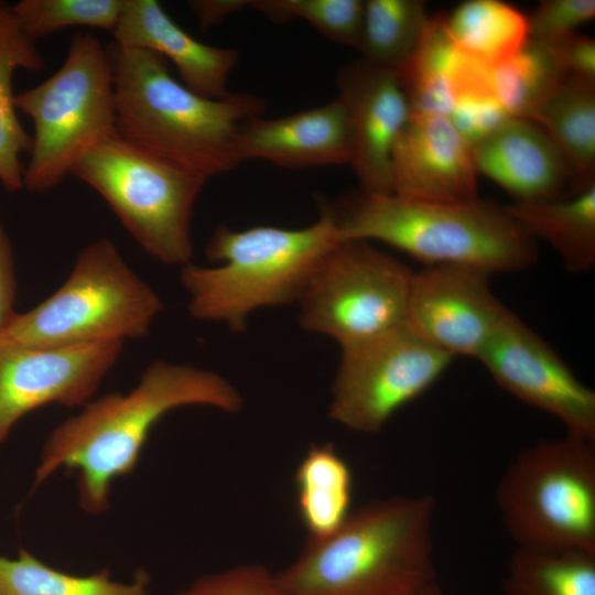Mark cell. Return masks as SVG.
Masks as SVG:
<instances>
[{"mask_svg":"<svg viewBox=\"0 0 595 595\" xmlns=\"http://www.w3.org/2000/svg\"><path fill=\"white\" fill-rule=\"evenodd\" d=\"M186 405L236 413L242 409L244 398L215 371L154 361L131 391L89 401L50 433L34 473V487L61 467L76 469L79 506L90 515L105 512L110 507L111 483L134 469L153 425L167 412Z\"/></svg>","mask_w":595,"mask_h":595,"instance_id":"6da1fadb","label":"cell"},{"mask_svg":"<svg viewBox=\"0 0 595 595\" xmlns=\"http://www.w3.org/2000/svg\"><path fill=\"white\" fill-rule=\"evenodd\" d=\"M477 172L515 197L517 203L548 202L570 193L564 159L537 123L509 118L472 145Z\"/></svg>","mask_w":595,"mask_h":595,"instance_id":"d6986e66","label":"cell"},{"mask_svg":"<svg viewBox=\"0 0 595 595\" xmlns=\"http://www.w3.org/2000/svg\"><path fill=\"white\" fill-rule=\"evenodd\" d=\"M249 3L247 0H193L188 6L197 17L199 26L208 29L228 15L249 7Z\"/></svg>","mask_w":595,"mask_h":595,"instance_id":"8d00e7d4","label":"cell"},{"mask_svg":"<svg viewBox=\"0 0 595 595\" xmlns=\"http://www.w3.org/2000/svg\"><path fill=\"white\" fill-rule=\"evenodd\" d=\"M337 97L345 105L353 131L350 164L359 190L392 194L391 153L410 117L399 71L359 60L340 68Z\"/></svg>","mask_w":595,"mask_h":595,"instance_id":"9a60e30c","label":"cell"},{"mask_svg":"<svg viewBox=\"0 0 595 595\" xmlns=\"http://www.w3.org/2000/svg\"><path fill=\"white\" fill-rule=\"evenodd\" d=\"M338 240L380 241L424 267L456 264L493 273L518 272L537 261L536 239L506 209L479 197L426 202L361 190L320 199Z\"/></svg>","mask_w":595,"mask_h":595,"instance_id":"277c9868","label":"cell"},{"mask_svg":"<svg viewBox=\"0 0 595 595\" xmlns=\"http://www.w3.org/2000/svg\"><path fill=\"white\" fill-rule=\"evenodd\" d=\"M108 51L119 136L205 178L241 162L239 129L262 113V98L248 93L206 98L177 82L167 61L151 51L115 43Z\"/></svg>","mask_w":595,"mask_h":595,"instance_id":"7a4b0ae2","label":"cell"},{"mask_svg":"<svg viewBox=\"0 0 595 595\" xmlns=\"http://www.w3.org/2000/svg\"><path fill=\"white\" fill-rule=\"evenodd\" d=\"M294 484L298 515L309 539L332 534L350 515L353 473L333 444H314L307 450Z\"/></svg>","mask_w":595,"mask_h":595,"instance_id":"603a6c76","label":"cell"},{"mask_svg":"<svg viewBox=\"0 0 595 595\" xmlns=\"http://www.w3.org/2000/svg\"><path fill=\"white\" fill-rule=\"evenodd\" d=\"M528 17L529 37L551 41L595 17L594 0H543Z\"/></svg>","mask_w":595,"mask_h":595,"instance_id":"d6a6232c","label":"cell"},{"mask_svg":"<svg viewBox=\"0 0 595 595\" xmlns=\"http://www.w3.org/2000/svg\"><path fill=\"white\" fill-rule=\"evenodd\" d=\"M71 174L94 188L151 257L192 262L191 219L207 178L123 139L117 131L89 149Z\"/></svg>","mask_w":595,"mask_h":595,"instance_id":"9c48e42d","label":"cell"},{"mask_svg":"<svg viewBox=\"0 0 595 595\" xmlns=\"http://www.w3.org/2000/svg\"><path fill=\"white\" fill-rule=\"evenodd\" d=\"M477 359L501 389L595 442V392L512 311Z\"/></svg>","mask_w":595,"mask_h":595,"instance_id":"7c38bea8","label":"cell"},{"mask_svg":"<svg viewBox=\"0 0 595 595\" xmlns=\"http://www.w3.org/2000/svg\"><path fill=\"white\" fill-rule=\"evenodd\" d=\"M530 235L548 241L574 273L595 263V184L572 196L505 206Z\"/></svg>","mask_w":595,"mask_h":595,"instance_id":"cb8c5ba5","label":"cell"},{"mask_svg":"<svg viewBox=\"0 0 595 595\" xmlns=\"http://www.w3.org/2000/svg\"><path fill=\"white\" fill-rule=\"evenodd\" d=\"M496 504L516 547L595 554V442L566 433L521 450Z\"/></svg>","mask_w":595,"mask_h":595,"instance_id":"52a82bcc","label":"cell"},{"mask_svg":"<svg viewBox=\"0 0 595 595\" xmlns=\"http://www.w3.org/2000/svg\"><path fill=\"white\" fill-rule=\"evenodd\" d=\"M490 275L456 264L414 271L405 324L453 358L477 359L509 310L494 294Z\"/></svg>","mask_w":595,"mask_h":595,"instance_id":"5bb4252c","label":"cell"},{"mask_svg":"<svg viewBox=\"0 0 595 595\" xmlns=\"http://www.w3.org/2000/svg\"><path fill=\"white\" fill-rule=\"evenodd\" d=\"M123 342L39 348L0 340V445L30 411L85 405L118 361Z\"/></svg>","mask_w":595,"mask_h":595,"instance_id":"4fadbf2b","label":"cell"},{"mask_svg":"<svg viewBox=\"0 0 595 595\" xmlns=\"http://www.w3.org/2000/svg\"><path fill=\"white\" fill-rule=\"evenodd\" d=\"M435 506L429 494L369 502L277 580L288 595H416L435 582Z\"/></svg>","mask_w":595,"mask_h":595,"instance_id":"3957f363","label":"cell"},{"mask_svg":"<svg viewBox=\"0 0 595 595\" xmlns=\"http://www.w3.org/2000/svg\"><path fill=\"white\" fill-rule=\"evenodd\" d=\"M238 154L241 162L260 159L288 169L350 164L353 131L347 109L336 97L284 117H251L240 126Z\"/></svg>","mask_w":595,"mask_h":595,"instance_id":"e0dca14e","label":"cell"},{"mask_svg":"<svg viewBox=\"0 0 595 595\" xmlns=\"http://www.w3.org/2000/svg\"><path fill=\"white\" fill-rule=\"evenodd\" d=\"M502 591L505 595H595V554L516 547Z\"/></svg>","mask_w":595,"mask_h":595,"instance_id":"484cf974","label":"cell"},{"mask_svg":"<svg viewBox=\"0 0 595 595\" xmlns=\"http://www.w3.org/2000/svg\"><path fill=\"white\" fill-rule=\"evenodd\" d=\"M44 65L36 41L24 32L11 4L0 1V183L9 192L24 188L21 155L32 145L17 113L13 76L18 69L40 72Z\"/></svg>","mask_w":595,"mask_h":595,"instance_id":"7402d4cb","label":"cell"},{"mask_svg":"<svg viewBox=\"0 0 595 595\" xmlns=\"http://www.w3.org/2000/svg\"><path fill=\"white\" fill-rule=\"evenodd\" d=\"M14 102L34 126L23 185L33 193L50 192L89 149L116 131L108 48L91 33L74 35L61 67L15 94Z\"/></svg>","mask_w":595,"mask_h":595,"instance_id":"ba28073f","label":"cell"},{"mask_svg":"<svg viewBox=\"0 0 595 595\" xmlns=\"http://www.w3.org/2000/svg\"><path fill=\"white\" fill-rule=\"evenodd\" d=\"M162 309L159 294L101 238L80 250L53 294L0 329V340L39 348L125 342L144 337Z\"/></svg>","mask_w":595,"mask_h":595,"instance_id":"8992f818","label":"cell"},{"mask_svg":"<svg viewBox=\"0 0 595 595\" xmlns=\"http://www.w3.org/2000/svg\"><path fill=\"white\" fill-rule=\"evenodd\" d=\"M561 152L570 175L569 196L595 184V80L563 76L534 110Z\"/></svg>","mask_w":595,"mask_h":595,"instance_id":"44dd1931","label":"cell"},{"mask_svg":"<svg viewBox=\"0 0 595 595\" xmlns=\"http://www.w3.org/2000/svg\"><path fill=\"white\" fill-rule=\"evenodd\" d=\"M429 15L419 0L365 1L358 51L363 60L399 71L413 55Z\"/></svg>","mask_w":595,"mask_h":595,"instance_id":"83f0119b","label":"cell"},{"mask_svg":"<svg viewBox=\"0 0 595 595\" xmlns=\"http://www.w3.org/2000/svg\"><path fill=\"white\" fill-rule=\"evenodd\" d=\"M490 72L456 48L443 13L429 17L418 47L399 69L411 113L447 117L458 98L493 93Z\"/></svg>","mask_w":595,"mask_h":595,"instance_id":"ffe728a7","label":"cell"},{"mask_svg":"<svg viewBox=\"0 0 595 595\" xmlns=\"http://www.w3.org/2000/svg\"><path fill=\"white\" fill-rule=\"evenodd\" d=\"M176 595H288L260 564H242L205 575Z\"/></svg>","mask_w":595,"mask_h":595,"instance_id":"1f68e13d","label":"cell"},{"mask_svg":"<svg viewBox=\"0 0 595 595\" xmlns=\"http://www.w3.org/2000/svg\"><path fill=\"white\" fill-rule=\"evenodd\" d=\"M544 43L564 75L595 80V41L593 39L573 31Z\"/></svg>","mask_w":595,"mask_h":595,"instance_id":"e575fe53","label":"cell"},{"mask_svg":"<svg viewBox=\"0 0 595 595\" xmlns=\"http://www.w3.org/2000/svg\"><path fill=\"white\" fill-rule=\"evenodd\" d=\"M416 595H444L437 584L434 582L422 588Z\"/></svg>","mask_w":595,"mask_h":595,"instance_id":"74e56055","label":"cell"},{"mask_svg":"<svg viewBox=\"0 0 595 595\" xmlns=\"http://www.w3.org/2000/svg\"><path fill=\"white\" fill-rule=\"evenodd\" d=\"M320 212L315 223L299 229L217 227L205 255L219 264L181 268L190 314L239 333L260 309L298 304L321 260L339 241L332 217Z\"/></svg>","mask_w":595,"mask_h":595,"instance_id":"5b68a950","label":"cell"},{"mask_svg":"<svg viewBox=\"0 0 595 595\" xmlns=\"http://www.w3.org/2000/svg\"><path fill=\"white\" fill-rule=\"evenodd\" d=\"M446 31L464 55L490 71L529 39L528 17L502 1L470 0L445 14Z\"/></svg>","mask_w":595,"mask_h":595,"instance_id":"d4e9b609","label":"cell"},{"mask_svg":"<svg viewBox=\"0 0 595 595\" xmlns=\"http://www.w3.org/2000/svg\"><path fill=\"white\" fill-rule=\"evenodd\" d=\"M17 277L10 238L0 220V329L18 314L15 311Z\"/></svg>","mask_w":595,"mask_h":595,"instance_id":"d590c367","label":"cell"},{"mask_svg":"<svg viewBox=\"0 0 595 595\" xmlns=\"http://www.w3.org/2000/svg\"><path fill=\"white\" fill-rule=\"evenodd\" d=\"M149 584L142 570L126 584L111 580L106 570L87 576L55 570L23 549L17 559L0 555V595H148Z\"/></svg>","mask_w":595,"mask_h":595,"instance_id":"4316f807","label":"cell"},{"mask_svg":"<svg viewBox=\"0 0 595 595\" xmlns=\"http://www.w3.org/2000/svg\"><path fill=\"white\" fill-rule=\"evenodd\" d=\"M563 76L548 45L529 37L512 57L491 69L490 84L509 117L530 120Z\"/></svg>","mask_w":595,"mask_h":595,"instance_id":"f1b7e54d","label":"cell"},{"mask_svg":"<svg viewBox=\"0 0 595 595\" xmlns=\"http://www.w3.org/2000/svg\"><path fill=\"white\" fill-rule=\"evenodd\" d=\"M453 360L407 324L340 347L328 414L358 433H378L430 389Z\"/></svg>","mask_w":595,"mask_h":595,"instance_id":"8fae6325","label":"cell"},{"mask_svg":"<svg viewBox=\"0 0 595 595\" xmlns=\"http://www.w3.org/2000/svg\"><path fill=\"white\" fill-rule=\"evenodd\" d=\"M392 193L418 201L478 198L472 147L441 115L411 113L391 153Z\"/></svg>","mask_w":595,"mask_h":595,"instance_id":"2e32d148","label":"cell"},{"mask_svg":"<svg viewBox=\"0 0 595 595\" xmlns=\"http://www.w3.org/2000/svg\"><path fill=\"white\" fill-rule=\"evenodd\" d=\"M448 118L472 147L511 117L493 93H477L458 98Z\"/></svg>","mask_w":595,"mask_h":595,"instance_id":"836d02e7","label":"cell"},{"mask_svg":"<svg viewBox=\"0 0 595 595\" xmlns=\"http://www.w3.org/2000/svg\"><path fill=\"white\" fill-rule=\"evenodd\" d=\"M115 44L151 51L176 67L181 83L210 99L230 95L228 78L239 54L204 44L180 28L156 0H123Z\"/></svg>","mask_w":595,"mask_h":595,"instance_id":"ac0fdd59","label":"cell"},{"mask_svg":"<svg viewBox=\"0 0 595 595\" xmlns=\"http://www.w3.org/2000/svg\"><path fill=\"white\" fill-rule=\"evenodd\" d=\"M123 0H20L11 4L24 32L36 41L72 26L113 32Z\"/></svg>","mask_w":595,"mask_h":595,"instance_id":"f546056e","label":"cell"},{"mask_svg":"<svg viewBox=\"0 0 595 595\" xmlns=\"http://www.w3.org/2000/svg\"><path fill=\"white\" fill-rule=\"evenodd\" d=\"M413 272L365 240H339L321 260L299 305V323L339 347L405 324Z\"/></svg>","mask_w":595,"mask_h":595,"instance_id":"30bf717a","label":"cell"},{"mask_svg":"<svg viewBox=\"0 0 595 595\" xmlns=\"http://www.w3.org/2000/svg\"><path fill=\"white\" fill-rule=\"evenodd\" d=\"M249 7L273 22L303 19L320 33L343 45L359 48L365 1L361 0H253Z\"/></svg>","mask_w":595,"mask_h":595,"instance_id":"4dcf8cb0","label":"cell"}]
</instances>
